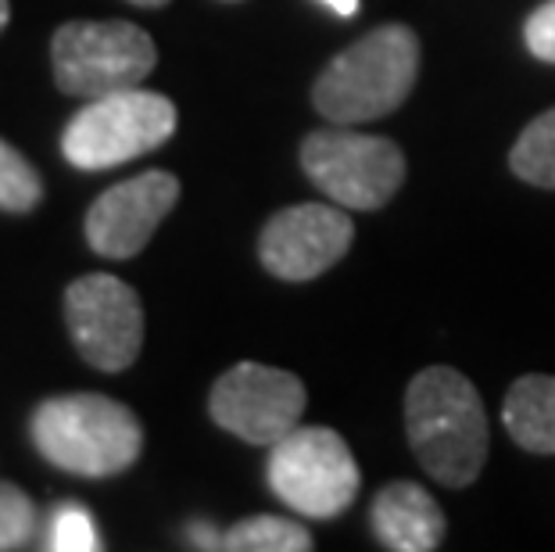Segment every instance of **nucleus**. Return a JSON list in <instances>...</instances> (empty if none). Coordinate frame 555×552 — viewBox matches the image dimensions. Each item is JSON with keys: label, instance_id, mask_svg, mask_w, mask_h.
Masks as SVG:
<instances>
[{"label": "nucleus", "instance_id": "nucleus-1", "mask_svg": "<svg viewBox=\"0 0 555 552\" xmlns=\"http://www.w3.org/2000/svg\"><path fill=\"white\" fill-rule=\"evenodd\" d=\"M405 431L420 466L444 488L474 485L488 460L480 391L452 367H427L405 391Z\"/></svg>", "mask_w": 555, "mask_h": 552}, {"label": "nucleus", "instance_id": "nucleus-2", "mask_svg": "<svg viewBox=\"0 0 555 552\" xmlns=\"http://www.w3.org/2000/svg\"><path fill=\"white\" fill-rule=\"evenodd\" d=\"M420 76V37L401 22L365 33L345 47L312 87V104L326 123L359 126L398 112Z\"/></svg>", "mask_w": 555, "mask_h": 552}, {"label": "nucleus", "instance_id": "nucleus-3", "mask_svg": "<svg viewBox=\"0 0 555 552\" xmlns=\"http://www.w3.org/2000/svg\"><path fill=\"white\" fill-rule=\"evenodd\" d=\"M29 438L51 466L93 480L126 474L144 452V427L133 409L93 391L54 395L40 402Z\"/></svg>", "mask_w": 555, "mask_h": 552}, {"label": "nucleus", "instance_id": "nucleus-4", "mask_svg": "<svg viewBox=\"0 0 555 552\" xmlns=\"http://www.w3.org/2000/svg\"><path fill=\"white\" fill-rule=\"evenodd\" d=\"M176 104L155 90H115L93 98L68 119L62 155L82 172L115 169L122 162L151 155L176 133Z\"/></svg>", "mask_w": 555, "mask_h": 552}, {"label": "nucleus", "instance_id": "nucleus-5", "mask_svg": "<svg viewBox=\"0 0 555 552\" xmlns=\"http://www.w3.org/2000/svg\"><path fill=\"white\" fill-rule=\"evenodd\" d=\"M54 84L68 98H104V93L140 87L158 65V47L133 22L76 18L65 22L51 40Z\"/></svg>", "mask_w": 555, "mask_h": 552}, {"label": "nucleus", "instance_id": "nucleus-6", "mask_svg": "<svg viewBox=\"0 0 555 552\" xmlns=\"http://www.w3.org/2000/svg\"><path fill=\"white\" fill-rule=\"evenodd\" d=\"M266 480L287 510L334 521L359 496V463L348 441L330 427H294L269 449Z\"/></svg>", "mask_w": 555, "mask_h": 552}, {"label": "nucleus", "instance_id": "nucleus-7", "mask_svg": "<svg viewBox=\"0 0 555 552\" xmlns=\"http://www.w3.org/2000/svg\"><path fill=\"white\" fill-rule=\"evenodd\" d=\"M301 169L330 202L356 213L384 208L405 183V155L395 140L345 126L305 137Z\"/></svg>", "mask_w": 555, "mask_h": 552}, {"label": "nucleus", "instance_id": "nucleus-8", "mask_svg": "<svg viewBox=\"0 0 555 552\" xmlns=\"http://www.w3.org/2000/svg\"><path fill=\"white\" fill-rule=\"evenodd\" d=\"M65 323L76 351L101 373L129 370L144 345L140 295L112 273H87L68 284Z\"/></svg>", "mask_w": 555, "mask_h": 552}, {"label": "nucleus", "instance_id": "nucleus-9", "mask_svg": "<svg viewBox=\"0 0 555 552\" xmlns=\"http://www.w3.org/2000/svg\"><path fill=\"white\" fill-rule=\"evenodd\" d=\"M305 384L287 370L266 367V362H237L216 381L208 395L211 420L237 434L247 445L273 449L280 438L298 427L305 413Z\"/></svg>", "mask_w": 555, "mask_h": 552}, {"label": "nucleus", "instance_id": "nucleus-10", "mask_svg": "<svg viewBox=\"0 0 555 552\" xmlns=\"http://www.w3.org/2000/svg\"><path fill=\"white\" fill-rule=\"evenodd\" d=\"M356 241V222L334 205H291L262 227L258 258L273 277L305 284L337 266Z\"/></svg>", "mask_w": 555, "mask_h": 552}, {"label": "nucleus", "instance_id": "nucleus-11", "mask_svg": "<svg viewBox=\"0 0 555 552\" xmlns=\"http://www.w3.org/2000/svg\"><path fill=\"white\" fill-rule=\"evenodd\" d=\"M180 202V180L165 169L108 187L87 213V244L104 258H137Z\"/></svg>", "mask_w": 555, "mask_h": 552}, {"label": "nucleus", "instance_id": "nucleus-12", "mask_svg": "<svg viewBox=\"0 0 555 552\" xmlns=\"http://www.w3.org/2000/svg\"><path fill=\"white\" fill-rule=\"evenodd\" d=\"M370 521L376 542L395 552H430L444 542V513L416 480H395L376 491Z\"/></svg>", "mask_w": 555, "mask_h": 552}, {"label": "nucleus", "instance_id": "nucleus-13", "mask_svg": "<svg viewBox=\"0 0 555 552\" xmlns=\"http://www.w3.org/2000/svg\"><path fill=\"white\" fill-rule=\"evenodd\" d=\"M502 424L519 449L534 455H555V377L530 373L505 395Z\"/></svg>", "mask_w": 555, "mask_h": 552}, {"label": "nucleus", "instance_id": "nucleus-14", "mask_svg": "<svg viewBox=\"0 0 555 552\" xmlns=\"http://www.w3.org/2000/svg\"><path fill=\"white\" fill-rule=\"evenodd\" d=\"M222 549L230 552H309L312 535L287 516H247L222 535Z\"/></svg>", "mask_w": 555, "mask_h": 552}, {"label": "nucleus", "instance_id": "nucleus-15", "mask_svg": "<svg viewBox=\"0 0 555 552\" xmlns=\"http://www.w3.org/2000/svg\"><path fill=\"white\" fill-rule=\"evenodd\" d=\"M509 169L524 183L555 191V108L541 112L534 123H527L509 151Z\"/></svg>", "mask_w": 555, "mask_h": 552}, {"label": "nucleus", "instance_id": "nucleus-16", "mask_svg": "<svg viewBox=\"0 0 555 552\" xmlns=\"http://www.w3.org/2000/svg\"><path fill=\"white\" fill-rule=\"evenodd\" d=\"M40 202H43L40 172L33 169V162L18 147L0 140V213L29 216Z\"/></svg>", "mask_w": 555, "mask_h": 552}, {"label": "nucleus", "instance_id": "nucleus-17", "mask_svg": "<svg viewBox=\"0 0 555 552\" xmlns=\"http://www.w3.org/2000/svg\"><path fill=\"white\" fill-rule=\"evenodd\" d=\"M43 549H51V552H98V549H104V542L98 535L93 516L82 510L79 502H65V506H57L51 516V531H47Z\"/></svg>", "mask_w": 555, "mask_h": 552}, {"label": "nucleus", "instance_id": "nucleus-18", "mask_svg": "<svg viewBox=\"0 0 555 552\" xmlns=\"http://www.w3.org/2000/svg\"><path fill=\"white\" fill-rule=\"evenodd\" d=\"M37 538V506L18 485L0 480V552L33 545Z\"/></svg>", "mask_w": 555, "mask_h": 552}, {"label": "nucleus", "instance_id": "nucleus-19", "mask_svg": "<svg viewBox=\"0 0 555 552\" xmlns=\"http://www.w3.org/2000/svg\"><path fill=\"white\" fill-rule=\"evenodd\" d=\"M524 43L538 62L555 65V0H545L524 22Z\"/></svg>", "mask_w": 555, "mask_h": 552}, {"label": "nucleus", "instance_id": "nucleus-20", "mask_svg": "<svg viewBox=\"0 0 555 552\" xmlns=\"http://www.w3.org/2000/svg\"><path fill=\"white\" fill-rule=\"evenodd\" d=\"M186 538H191L194 549H222V535L211 524H191L186 527Z\"/></svg>", "mask_w": 555, "mask_h": 552}, {"label": "nucleus", "instance_id": "nucleus-21", "mask_svg": "<svg viewBox=\"0 0 555 552\" xmlns=\"http://www.w3.org/2000/svg\"><path fill=\"white\" fill-rule=\"evenodd\" d=\"M323 4L334 11V15L340 18H351V15H359V8H362V0H323Z\"/></svg>", "mask_w": 555, "mask_h": 552}, {"label": "nucleus", "instance_id": "nucleus-22", "mask_svg": "<svg viewBox=\"0 0 555 552\" xmlns=\"http://www.w3.org/2000/svg\"><path fill=\"white\" fill-rule=\"evenodd\" d=\"M8 22H11V0H0V33L8 29Z\"/></svg>", "mask_w": 555, "mask_h": 552}, {"label": "nucleus", "instance_id": "nucleus-23", "mask_svg": "<svg viewBox=\"0 0 555 552\" xmlns=\"http://www.w3.org/2000/svg\"><path fill=\"white\" fill-rule=\"evenodd\" d=\"M129 4H137V8H165L169 0H129Z\"/></svg>", "mask_w": 555, "mask_h": 552}]
</instances>
